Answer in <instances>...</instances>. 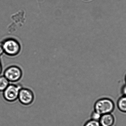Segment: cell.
<instances>
[{
	"instance_id": "cell-5",
	"label": "cell",
	"mask_w": 126,
	"mask_h": 126,
	"mask_svg": "<svg viewBox=\"0 0 126 126\" xmlns=\"http://www.w3.org/2000/svg\"><path fill=\"white\" fill-rule=\"evenodd\" d=\"M34 100V94L32 90L28 87H23L20 90L18 100L21 104L28 106L32 104Z\"/></svg>"
},
{
	"instance_id": "cell-12",
	"label": "cell",
	"mask_w": 126,
	"mask_h": 126,
	"mask_svg": "<svg viewBox=\"0 0 126 126\" xmlns=\"http://www.w3.org/2000/svg\"><path fill=\"white\" fill-rule=\"evenodd\" d=\"M4 54L2 41H0V57Z\"/></svg>"
},
{
	"instance_id": "cell-3",
	"label": "cell",
	"mask_w": 126,
	"mask_h": 126,
	"mask_svg": "<svg viewBox=\"0 0 126 126\" xmlns=\"http://www.w3.org/2000/svg\"><path fill=\"white\" fill-rule=\"evenodd\" d=\"M3 75L10 83H15L21 80L23 72L17 66L13 65L7 67L4 72Z\"/></svg>"
},
{
	"instance_id": "cell-2",
	"label": "cell",
	"mask_w": 126,
	"mask_h": 126,
	"mask_svg": "<svg viewBox=\"0 0 126 126\" xmlns=\"http://www.w3.org/2000/svg\"><path fill=\"white\" fill-rule=\"evenodd\" d=\"M4 54L9 57H15L20 52L21 47L19 42L13 38H8L2 41Z\"/></svg>"
},
{
	"instance_id": "cell-8",
	"label": "cell",
	"mask_w": 126,
	"mask_h": 126,
	"mask_svg": "<svg viewBox=\"0 0 126 126\" xmlns=\"http://www.w3.org/2000/svg\"><path fill=\"white\" fill-rule=\"evenodd\" d=\"M9 84V81L3 75L0 76V91H3Z\"/></svg>"
},
{
	"instance_id": "cell-11",
	"label": "cell",
	"mask_w": 126,
	"mask_h": 126,
	"mask_svg": "<svg viewBox=\"0 0 126 126\" xmlns=\"http://www.w3.org/2000/svg\"><path fill=\"white\" fill-rule=\"evenodd\" d=\"M121 91L123 95L126 96V84L122 87Z\"/></svg>"
},
{
	"instance_id": "cell-9",
	"label": "cell",
	"mask_w": 126,
	"mask_h": 126,
	"mask_svg": "<svg viewBox=\"0 0 126 126\" xmlns=\"http://www.w3.org/2000/svg\"><path fill=\"white\" fill-rule=\"evenodd\" d=\"M83 126H101L99 121L89 119L87 121Z\"/></svg>"
},
{
	"instance_id": "cell-10",
	"label": "cell",
	"mask_w": 126,
	"mask_h": 126,
	"mask_svg": "<svg viewBox=\"0 0 126 126\" xmlns=\"http://www.w3.org/2000/svg\"><path fill=\"white\" fill-rule=\"evenodd\" d=\"M101 116L99 113L93 110L90 114V119L99 121Z\"/></svg>"
},
{
	"instance_id": "cell-4",
	"label": "cell",
	"mask_w": 126,
	"mask_h": 126,
	"mask_svg": "<svg viewBox=\"0 0 126 126\" xmlns=\"http://www.w3.org/2000/svg\"><path fill=\"white\" fill-rule=\"evenodd\" d=\"M23 87L20 84H16L10 83L6 89L3 91L4 98L7 101L14 102L18 100L20 90Z\"/></svg>"
},
{
	"instance_id": "cell-14",
	"label": "cell",
	"mask_w": 126,
	"mask_h": 126,
	"mask_svg": "<svg viewBox=\"0 0 126 126\" xmlns=\"http://www.w3.org/2000/svg\"><path fill=\"white\" fill-rule=\"evenodd\" d=\"M125 82H126V76H125Z\"/></svg>"
},
{
	"instance_id": "cell-13",
	"label": "cell",
	"mask_w": 126,
	"mask_h": 126,
	"mask_svg": "<svg viewBox=\"0 0 126 126\" xmlns=\"http://www.w3.org/2000/svg\"><path fill=\"white\" fill-rule=\"evenodd\" d=\"M2 72V66L1 65V62L0 60V75L1 74V72Z\"/></svg>"
},
{
	"instance_id": "cell-1",
	"label": "cell",
	"mask_w": 126,
	"mask_h": 126,
	"mask_svg": "<svg viewBox=\"0 0 126 126\" xmlns=\"http://www.w3.org/2000/svg\"><path fill=\"white\" fill-rule=\"evenodd\" d=\"M115 108L114 101L110 98H103L98 99L94 103V111L101 115L112 113Z\"/></svg>"
},
{
	"instance_id": "cell-6",
	"label": "cell",
	"mask_w": 126,
	"mask_h": 126,
	"mask_svg": "<svg viewBox=\"0 0 126 126\" xmlns=\"http://www.w3.org/2000/svg\"><path fill=\"white\" fill-rule=\"evenodd\" d=\"M101 126H112L115 123V118L111 113L101 115L99 121Z\"/></svg>"
},
{
	"instance_id": "cell-7",
	"label": "cell",
	"mask_w": 126,
	"mask_h": 126,
	"mask_svg": "<svg viewBox=\"0 0 126 126\" xmlns=\"http://www.w3.org/2000/svg\"><path fill=\"white\" fill-rule=\"evenodd\" d=\"M118 108L121 112L126 113V96H123L120 98L117 102Z\"/></svg>"
}]
</instances>
